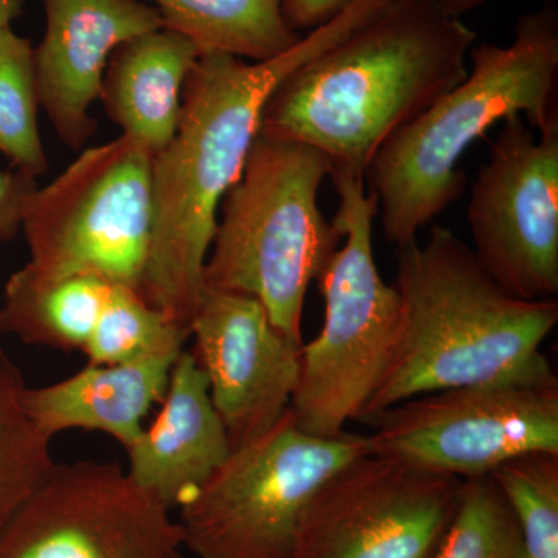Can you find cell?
<instances>
[{
    "instance_id": "1",
    "label": "cell",
    "mask_w": 558,
    "mask_h": 558,
    "mask_svg": "<svg viewBox=\"0 0 558 558\" xmlns=\"http://www.w3.org/2000/svg\"><path fill=\"white\" fill-rule=\"evenodd\" d=\"M392 0H355L292 49L253 62L202 53L183 89L178 131L153 156L154 231L143 299L190 330L204 293L220 202L241 178L271 92L289 73L365 24Z\"/></svg>"
},
{
    "instance_id": "2",
    "label": "cell",
    "mask_w": 558,
    "mask_h": 558,
    "mask_svg": "<svg viewBox=\"0 0 558 558\" xmlns=\"http://www.w3.org/2000/svg\"><path fill=\"white\" fill-rule=\"evenodd\" d=\"M476 39L440 0H392L278 84L259 134L318 149L329 175L365 180L381 146L465 80Z\"/></svg>"
},
{
    "instance_id": "3",
    "label": "cell",
    "mask_w": 558,
    "mask_h": 558,
    "mask_svg": "<svg viewBox=\"0 0 558 558\" xmlns=\"http://www.w3.org/2000/svg\"><path fill=\"white\" fill-rule=\"evenodd\" d=\"M395 288V347L360 421L444 389L557 379L542 347L557 326L558 300L510 295L447 227L398 247Z\"/></svg>"
},
{
    "instance_id": "4",
    "label": "cell",
    "mask_w": 558,
    "mask_h": 558,
    "mask_svg": "<svg viewBox=\"0 0 558 558\" xmlns=\"http://www.w3.org/2000/svg\"><path fill=\"white\" fill-rule=\"evenodd\" d=\"M469 73L381 146L365 174L396 247L464 193L462 157L495 124L523 117L537 134L558 130V9L549 0L515 22L506 46L478 44Z\"/></svg>"
},
{
    "instance_id": "5",
    "label": "cell",
    "mask_w": 558,
    "mask_h": 558,
    "mask_svg": "<svg viewBox=\"0 0 558 558\" xmlns=\"http://www.w3.org/2000/svg\"><path fill=\"white\" fill-rule=\"evenodd\" d=\"M329 174L318 149L258 134L220 202L202 278L204 289L258 300L275 328L300 347L307 290L343 240L318 205Z\"/></svg>"
},
{
    "instance_id": "6",
    "label": "cell",
    "mask_w": 558,
    "mask_h": 558,
    "mask_svg": "<svg viewBox=\"0 0 558 558\" xmlns=\"http://www.w3.org/2000/svg\"><path fill=\"white\" fill-rule=\"evenodd\" d=\"M339 208L332 222L343 236L317 282L325 322L301 347L300 380L290 400L296 424L332 438L360 421L387 369L400 319V296L381 278L373 252L376 197L365 180L332 174Z\"/></svg>"
},
{
    "instance_id": "7",
    "label": "cell",
    "mask_w": 558,
    "mask_h": 558,
    "mask_svg": "<svg viewBox=\"0 0 558 558\" xmlns=\"http://www.w3.org/2000/svg\"><path fill=\"white\" fill-rule=\"evenodd\" d=\"M369 454L366 436L310 435L288 410L229 458L179 508L185 553L194 558H290L304 510L319 487Z\"/></svg>"
},
{
    "instance_id": "8",
    "label": "cell",
    "mask_w": 558,
    "mask_h": 558,
    "mask_svg": "<svg viewBox=\"0 0 558 558\" xmlns=\"http://www.w3.org/2000/svg\"><path fill=\"white\" fill-rule=\"evenodd\" d=\"M153 154L120 135L35 191L22 231L35 277L90 275L142 293L154 231Z\"/></svg>"
},
{
    "instance_id": "9",
    "label": "cell",
    "mask_w": 558,
    "mask_h": 558,
    "mask_svg": "<svg viewBox=\"0 0 558 558\" xmlns=\"http://www.w3.org/2000/svg\"><path fill=\"white\" fill-rule=\"evenodd\" d=\"M369 454L459 480L502 462L558 453V380L494 384L416 396L373 414Z\"/></svg>"
},
{
    "instance_id": "10",
    "label": "cell",
    "mask_w": 558,
    "mask_h": 558,
    "mask_svg": "<svg viewBox=\"0 0 558 558\" xmlns=\"http://www.w3.org/2000/svg\"><path fill=\"white\" fill-rule=\"evenodd\" d=\"M462 480L365 454L312 497L290 558H433Z\"/></svg>"
},
{
    "instance_id": "11",
    "label": "cell",
    "mask_w": 558,
    "mask_h": 558,
    "mask_svg": "<svg viewBox=\"0 0 558 558\" xmlns=\"http://www.w3.org/2000/svg\"><path fill=\"white\" fill-rule=\"evenodd\" d=\"M472 252L515 299L557 300L558 130L502 121L468 205Z\"/></svg>"
},
{
    "instance_id": "12",
    "label": "cell",
    "mask_w": 558,
    "mask_h": 558,
    "mask_svg": "<svg viewBox=\"0 0 558 558\" xmlns=\"http://www.w3.org/2000/svg\"><path fill=\"white\" fill-rule=\"evenodd\" d=\"M0 558H186L178 519L113 462L57 464L0 534Z\"/></svg>"
},
{
    "instance_id": "13",
    "label": "cell",
    "mask_w": 558,
    "mask_h": 558,
    "mask_svg": "<svg viewBox=\"0 0 558 558\" xmlns=\"http://www.w3.org/2000/svg\"><path fill=\"white\" fill-rule=\"evenodd\" d=\"M190 337L231 450L274 427L299 385L303 344L282 336L258 300L209 289L191 319Z\"/></svg>"
},
{
    "instance_id": "14",
    "label": "cell",
    "mask_w": 558,
    "mask_h": 558,
    "mask_svg": "<svg viewBox=\"0 0 558 558\" xmlns=\"http://www.w3.org/2000/svg\"><path fill=\"white\" fill-rule=\"evenodd\" d=\"M46 33L35 47L39 106L68 148L81 150L97 130L92 106L121 44L163 28L140 0H43Z\"/></svg>"
},
{
    "instance_id": "15",
    "label": "cell",
    "mask_w": 558,
    "mask_h": 558,
    "mask_svg": "<svg viewBox=\"0 0 558 558\" xmlns=\"http://www.w3.org/2000/svg\"><path fill=\"white\" fill-rule=\"evenodd\" d=\"M230 453L207 374L193 352L183 349L172 366L159 416L128 450V476L165 508L179 509Z\"/></svg>"
},
{
    "instance_id": "16",
    "label": "cell",
    "mask_w": 558,
    "mask_h": 558,
    "mask_svg": "<svg viewBox=\"0 0 558 558\" xmlns=\"http://www.w3.org/2000/svg\"><path fill=\"white\" fill-rule=\"evenodd\" d=\"M178 355L134 362L89 363L75 376L44 388H27L25 403L36 425L53 439L64 429H98L130 450L142 436L143 418L161 402Z\"/></svg>"
},
{
    "instance_id": "17",
    "label": "cell",
    "mask_w": 558,
    "mask_h": 558,
    "mask_svg": "<svg viewBox=\"0 0 558 558\" xmlns=\"http://www.w3.org/2000/svg\"><path fill=\"white\" fill-rule=\"evenodd\" d=\"M196 44L159 28L121 44L102 76L106 113L126 135L156 156L174 137L183 89L199 60Z\"/></svg>"
},
{
    "instance_id": "18",
    "label": "cell",
    "mask_w": 558,
    "mask_h": 558,
    "mask_svg": "<svg viewBox=\"0 0 558 558\" xmlns=\"http://www.w3.org/2000/svg\"><path fill=\"white\" fill-rule=\"evenodd\" d=\"M112 288L90 275L44 279L22 267L7 281L0 332L28 344L84 351Z\"/></svg>"
},
{
    "instance_id": "19",
    "label": "cell",
    "mask_w": 558,
    "mask_h": 558,
    "mask_svg": "<svg viewBox=\"0 0 558 558\" xmlns=\"http://www.w3.org/2000/svg\"><path fill=\"white\" fill-rule=\"evenodd\" d=\"M163 28L180 33L202 53L241 60H271L292 49L303 35L292 31L281 0H153Z\"/></svg>"
},
{
    "instance_id": "20",
    "label": "cell",
    "mask_w": 558,
    "mask_h": 558,
    "mask_svg": "<svg viewBox=\"0 0 558 558\" xmlns=\"http://www.w3.org/2000/svg\"><path fill=\"white\" fill-rule=\"evenodd\" d=\"M27 384L0 348V534L57 468L51 438L33 421Z\"/></svg>"
},
{
    "instance_id": "21",
    "label": "cell",
    "mask_w": 558,
    "mask_h": 558,
    "mask_svg": "<svg viewBox=\"0 0 558 558\" xmlns=\"http://www.w3.org/2000/svg\"><path fill=\"white\" fill-rule=\"evenodd\" d=\"M38 110L35 47L7 28L0 32V154L35 179L49 170Z\"/></svg>"
},
{
    "instance_id": "22",
    "label": "cell",
    "mask_w": 558,
    "mask_h": 558,
    "mask_svg": "<svg viewBox=\"0 0 558 558\" xmlns=\"http://www.w3.org/2000/svg\"><path fill=\"white\" fill-rule=\"evenodd\" d=\"M190 330L143 299L138 290L113 286L84 354L90 363L113 365L178 355Z\"/></svg>"
},
{
    "instance_id": "23",
    "label": "cell",
    "mask_w": 558,
    "mask_h": 558,
    "mask_svg": "<svg viewBox=\"0 0 558 558\" xmlns=\"http://www.w3.org/2000/svg\"><path fill=\"white\" fill-rule=\"evenodd\" d=\"M529 558H558V453L531 451L492 470Z\"/></svg>"
},
{
    "instance_id": "24",
    "label": "cell",
    "mask_w": 558,
    "mask_h": 558,
    "mask_svg": "<svg viewBox=\"0 0 558 558\" xmlns=\"http://www.w3.org/2000/svg\"><path fill=\"white\" fill-rule=\"evenodd\" d=\"M433 558H529L515 517L490 475L462 480L457 512Z\"/></svg>"
},
{
    "instance_id": "25",
    "label": "cell",
    "mask_w": 558,
    "mask_h": 558,
    "mask_svg": "<svg viewBox=\"0 0 558 558\" xmlns=\"http://www.w3.org/2000/svg\"><path fill=\"white\" fill-rule=\"evenodd\" d=\"M38 183L17 170L0 171V241H9L22 230L25 209Z\"/></svg>"
},
{
    "instance_id": "26",
    "label": "cell",
    "mask_w": 558,
    "mask_h": 558,
    "mask_svg": "<svg viewBox=\"0 0 558 558\" xmlns=\"http://www.w3.org/2000/svg\"><path fill=\"white\" fill-rule=\"evenodd\" d=\"M355 0H281L282 14L292 31L304 35L328 24Z\"/></svg>"
},
{
    "instance_id": "27",
    "label": "cell",
    "mask_w": 558,
    "mask_h": 558,
    "mask_svg": "<svg viewBox=\"0 0 558 558\" xmlns=\"http://www.w3.org/2000/svg\"><path fill=\"white\" fill-rule=\"evenodd\" d=\"M488 2L490 0H440L444 10L451 14V16L459 17V20H462L465 14L481 9V7L486 5Z\"/></svg>"
},
{
    "instance_id": "28",
    "label": "cell",
    "mask_w": 558,
    "mask_h": 558,
    "mask_svg": "<svg viewBox=\"0 0 558 558\" xmlns=\"http://www.w3.org/2000/svg\"><path fill=\"white\" fill-rule=\"evenodd\" d=\"M25 0H0V32L11 28V24L24 11Z\"/></svg>"
}]
</instances>
